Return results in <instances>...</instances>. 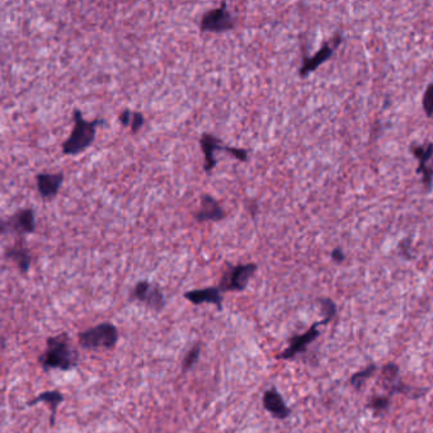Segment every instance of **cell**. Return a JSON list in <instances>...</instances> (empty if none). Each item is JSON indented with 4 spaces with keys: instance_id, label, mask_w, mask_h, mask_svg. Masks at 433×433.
Instances as JSON below:
<instances>
[{
    "instance_id": "1",
    "label": "cell",
    "mask_w": 433,
    "mask_h": 433,
    "mask_svg": "<svg viewBox=\"0 0 433 433\" xmlns=\"http://www.w3.org/2000/svg\"><path fill=\"white\" fill-rule=\"evenodd\" d=\"M79 356L70 343L66 334H58L47 340V348L40 357V363L45 370L58 368L69 371L78 365Z\"/></svg>"
},
{
    "instance_id": "2",
    "label": "cell",
    "mask_w": 433,
    "mask_h": 433,
    "mask_svg": "<svg viewBox=\"0 0 433 433\" xmlns=\"http://www.w3.org/2000/svg\"><path fill=\"white\" fill-rule=\"evenodd\" d=\"M74 129L63 144V152L65 155H78L93 144L95 139V129L103 123L102 120L87 121L81 115L79 109L74 111Z\"/></svg>"
},
{
    "instance_id": "3",
    "label": "cell",
    "mask_w": 433,
    "mask_h": 433,
    "mask_svg": "<svg viewBox=\"0 0 433 433\" xmlns=\"http://www.w3.org/2000/svg\"><path fill=\"white\" fill-rule=\"evenodd\" d=\"M118 340V331L115 325L111 323L102 324L89 328L86 332L79 333V345L86 349H95V348H115Z\"/></svg>"
},
{
    "instance_id": "4",
    "label": "cell",
    "mask_w": 433,
    "mask_h": 433,
    "mask_svg": "<svg viewBox=\"0 0 433 433\" xmlns=\"http://www.w3.org/2000/svg\"><path fill=\"white\" fill-rule=\"evenodd\" d=\"M200 144H201L203 154H205V171L207 173H210L216 166L215 152H217V150L228 152L230 155L240 160V162H246L248 160V152L246 150L221 145V141L217 137L214 136V135L203 134V136H201V140H200Z\"/></svg>"
},
{
    "instance_id": "5",
    "label": "cell",
    "mask_w": 433,
    "mask_h": 433,
    "mask_svg": "<svg viewBox=\"0 0 433 433\" xmlns=\"http://www.w3.org/2000/svg\"><path fill=\"white\" fill-rule=\"evenodd\" d=\"M255 263H246L230 267L224 274L220 281L221 291H243L246 289L249 280L253 274L257 272Z\"/></svg>"
},
{
    "instance_id": "6",
    "label": "cell",
    "mask_w": 433,
    "mask_h": 433,
    "mask_svg": "<svg viewBox=\"0 0 433 433\" xmlns=\"http://www.w3.org/2000/svg\"><path fill=\"white\" fill-rule=\"evenodd\" d=\"M234 26L235 21L229 12L226 3H221L220 7L211 9L206 15H203L200 24L203 32H214V33L229 31L234 29Z\"/></svg>"
},
{
    "instance_id": "7",
    "label": "cell",
    "mask_w": 433,
    "mask_h": 433,
    "mask_svg": "<svg viewBox=\"0 0 433 433\" xmlns=\"http://www.w3.org/2000/svg\"><path fill=\"white\" fill-rule=\"evenodd\" d=\"M131 299L144 304L152 310L160 311L166 305L163 291L150 282L140 281L131 291Z\"/></svg>"
},
{
    "instance_id": "8",
    "label": "cell",
    "mask_w": 433,
    "mask_h": 433,
    "mask_svg": "<svg viewBox=\"0 0 433 433\" xmlns=\"http://www.w3.org/2000/svg\"><path fill=\"white\" fill-rule=\"evenodd\" d=\"M329 322L326 319H323L322 322H317V323L311 325L310 329L306 331L304 334H300V336L291 338L289 347L281 354H278L277 357L280 360H291L297 354H303L304 351L306 349V347L309 346L311 342H314L320 336V331H319L318 326L326 325Z\"/></svg>"
},
{
    "instance_id": "9",
    "label": "cell",
    "mask_w": 433,
    "mask_h": 433,
    "mask_svg": "<svg viewBox=\"0 0 433 433\" xmlns=\"http://www.w3.org/2000/svg\"><path fill=\"white\" fill-rule=\"evenodd\" d=\"M3 234H31L36 230V216L32 209L17 211L13 216L3 221Z\"/></svg>"
},
{
    "instance_id": "10",
    "label": "cell",
    "mask_w": 433,
    "mask_h": 433,
    "mask_svg": "<svg viewBox=\"0 0 433 433\" xmlns=\"http://www.w3.org/2000/svg\"><path fill=\"white\" fill-rule=\"evenodd\" d=\"M411 150L414 157L419 160L418 173L422 174L425 186L427 189H431L433 181V166H431V162H433V144H428L426 146L413 145Z\"/></svg>"
},
{
    "instance_id": "11",
    "label": "cell",
    "mask_w": 433,
    "mask_h": 433,
    "mask_svg": "<svg viewBox=\"0 0 433 433\" xmlns=\"http://www.w3.org/2000/svg\"><path fill=\"white\" fill-rule=\"evenodd\" d=\"M340 41H342V37L337 35L329 44H325L313 58H305L303 66L300 68V75L306 77L308 74L314 72L320 64H323L324 61L331 58L333 51L340 44Z\"/></svg>"
},
{
    "instance_id": "12",
    "label": "cell",
    "mask_w": 433,
    "mask_h": 433,
    "mask_svg": "<svg viewBox=\"0 0 433 433\" xmlns=\"http://www.w3.org/2000/svg\"><path fill=\"white\" fill-rule=\"evenodd\" d=\"M263 407L266 411H269L274 416V418L286 419L289 418L291 414V409L286 405L283 397L276 388H271L265 393Z\"/></svg>"
},
{
    "instance_id": "13",
    "label": "cell",
    "mask_w": 433,
    "mask_h": 433,
    "mask_svg": "<svg viewBox=\"0 0 433 433\" xmlns=\"http://www.w3.org/2000/svg\"><path fill=\"white\" fill-rule=\"evenodd\" d=\"M225 217V211L216 200L210 195L201 197V207L195 214V219L200 223L203 221H220Z\"/></svg>"
},
{
    "instance_id": "14",
    "label": "cell",
    "mask_w": 433,
    "mask_h": 433,
    "mask_svg": "<svg viewBox=\"0 0 433 433\" xmlns=\"http://www.w3.org/2000/svg\"><path fill=\"white\" fill-rule=\"evenodd\" d=\"M36 180L38 194L45 200H50L58 195V189L64 182V173H40Z\"/></svg>"
},
{
    "instance_id": "15",
    "label": "cell",
    "mask_w": 433,
    "mask_h": 433,
    "mask_svg": "<svg viewBox=\"0 0 433 433\" xmlns=\"http://www.w3.org/2000/svg\"><path fill=\"white\" fill-rule=\"evenodd\" d=\"M184 297L188 301H191L195 305H201V304H212L216 305L217 309L221 310L223 309V295H221V290L220 288H206V289L192 290L184 294Z\"/></svg>"
},
{
    "instance_id": "16",
    "label": "cell",
    "mask_w": 433,
    "mask_h": 433,
    "mask_svg": "<svg viewBox=\"0 0 433 433\" xmlns=\"http://www.w3.org/2000/svg\"><path fill=\"white\" fill-rule=\"evenodd\" d=\"M63 400H64V395L58 390H52V391H45L42 394H40L38 397H35V399L29 400L27 405L33 407V405L38 404V403H45V404L49 405L51 411L50 425L54 426L55 425V417H56L58 407L61 404Z\"/></svg>"
},
{
    "instance_id": "17",
    "label": "cell",
    "mask_w": 433,
    "mask_h": 433,
    "mask_svg": "<svg viewBox=\"0 0 433 433\" xmlns=\"http://www.w3.org/2000/svg\"><path fill=\"white\" fill-rule=\"evenodd\" d=\"M6 255L7 258L15 262L21 272L23 274L29 272V267H31V254H29V249L23 246V243H17L15 246L9 248Z\"/></svg>"
},
{
    "instance_id": "18",
    "label": "cell",
    "mask_w": 433,
    "mask_h": 433,
    "mask_svg": "<svg viewBox=\"0 0 433 433\" xmlns=\"http://www.w3.org/2000/svg\"><path fill=\"white\" fill-rule=\"evenodd\" d=\"M376 370H377V366H376L375 363H370L368 366L362 368L359 372H356V374L351 376L349 383L354 386V389L360 390L365 385V383L368 381V379L375 374Z\"/></svg>"
},
{
    "instance_id": "19",
    "label": "cell",
    "mask_w": 433,
    "mask_h": 433,
    "mask_svg": "<svg viewBox=\"0 0 433 433\" xmlns=\"http://www.w3.org/2000/svg\"><path fill=\"white\" fill-rule=\"evenodd\" d=\"M381 374H383V385L386 389H389L391 385H394L399 380V366L393 362L386 363L381 370Z\"/></svg>"
},
{
    "instance_id": "20",
    "label": "cell",
    "mask_w": 433,
    "mask_h": 433,
    "mask_svg": "<svg viewBox=\"0 0 433 433\" xmlns=\"http://www.w3.org/2000/svg\"><path fill=\"white\" fill-rule=\"evenodd\" d=\"M200 354H201V345L197 343V345H196L195 347H192V348L188 351V354L184 356L183 363H182V370H183V371H188L189 368H194L196 365V362L198 360V357H200Z\"/></svg>"
},
{
    "instance_id": "21",
    "label": "cell",
    "mask_w": 433,
    "mask_h": 433,
    "mask_svg": "<svg viewBox=\"0 0 433 433\" xmlns=\"http://www.w3.org/2000/svg\"><path fill=\"white\" fill-rule=\"evenodd\" d=\"M390 407V397H372L370 402H368V408L374 411L375 414H380L384 411H388Z\"/></svg>"
},
{
    "instance_id": "22",
    "label": "cell",
    "mask_w": 433,
    "mask_h": 433,
    "mask_svg": "<svg viewBox=\"0 0 433 433\" xmlns=\"http://www.w3.org/2000/svg\"><path fill=\"white\" fill-rule=\"evenodd\" d=\"M319 304H320L323 314L325 315L324 319H326L328 322H332V319L334 318L336 314H337V306H336V304L333 303V300L326 299V297L319 299Z\"/></svg>"
},
{
    "instance_id": "23",
    "label": "cell",
    "mask_w": 433,
    "mask_h": 433,
    "mask_svg": "<svg viewBox=\"0 0 433 433\" xmlns=\"http://www.w3.org/2000/svg\"><path fill=\"white\" fill-rule=\"evenodd\" d=\"M423 109L427 116L433 118V83L427 87L423 95Z\"/></svg>"
},
{
    "instance_id": "24",
    "label": "cell",
    "mask_w": 433,
    "mask_h": 433,
    "mask_svg": "<svg viewBox=\"0 0 433 433\" xmlns=\"http://www.w3.org/2000/svg\"><path fill=\"white\" fill-rule=\"evenodd\" d=\"M144 115L140 113V112H132L131 115L130 127L132 134H136L137 131L140 130L144 125Z\"/></svg>"
},
{
    "instance_id": "25",
    "label": "cell",
    "mask_w": 433,
    "mask_h": 433,
    "mask_svg": "<svg viewBox=\"0 0 433 433\" xmlns=\"http://www.w3.org/2000/svg\"><path fill=\"white\" fill-rule=\"evenodd\" d=\"M131 115L132 112L129 109H125L120 115V123H123V126H130Z\"/></svg>"
},
{
    "instance_id": "26",
    "label": "cell",
    "mask_w": 433,
    "mask_h": 433,
    "mask_svg": "<svg viewBox=\"0 0 433 433\" xmlns=\"http://www.w3.org/2000/svg\"><path fill=\"white\" fill-rule=\"evenodd\" d=\"M332 258L333 260H336V262L340 263V262L345 260V254L340 251V248H337V249H334L332 252Z\"/></svg>"
}]
</instances>
